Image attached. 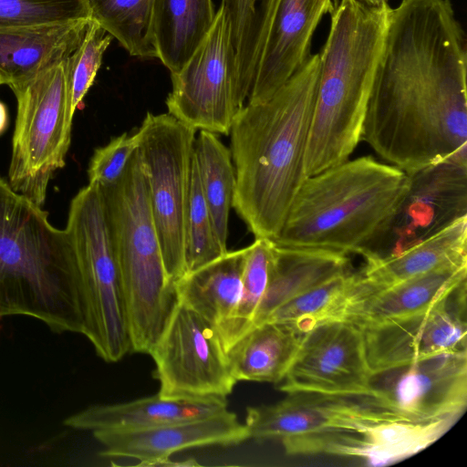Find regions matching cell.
<instances>
[{
  "label": "cell",
  "mask_w": 467,
  "mask_h": 467,
  "mask_svg": "<svg viewBox=\"0 0 467 467\" xmlns=\"http://www.w3.org/2000/svg\"><path fill=\"white\" fill-rule=\"evenodd\" d=\"M467 39L450 0L389 13L361 140L406 173L467 163Z\"/></svg>",
  "instance_id": "obj_1"
},
{
  "label": "cell",
  "mask_w": 467,
  "mask_h": 467,
  "mask_svg": "<svg viewBox=\"0 0 467 467\" xmlns=\"http://www.w3.org/2000/svg\"><path fill=\"white\" fill-rule=\"evenodd\" d=\"M318 73L319 56L314 54L267 100L245 104L231 127L233 208L255 238L278 237L306 178Z\"/></svg>",
  "instance_id": "obj_2"
},
{
  "label": "cell",
  "mask_w": 467,
  "mask_h": 467,
  "mask_svg": "<svg viewBox=\"0 0 467 467\" xmlns=\"http://www.w3.org/2000/svg\"><path fill=\"white\" fill-rule=\"evenodd\" d=\"M24 316L55 333L85 335L88 303L65 230L0 177V319Z\"/></svg>",
  "instance_id": "obj_3"
},
{
  "label": "cell",
  "mask_w": 467,
  "mask_h": 467,
  "mask_svg": "<svg viewBox=\"0 0 467 467\" xmlns=\"http://www.w3.org/2000/svg\"><path fill=\"white\" fill-rule=\"evenodd\" d=\"M389 10V4L370 6L359 0H340L331 14L329 33L318 53L306 177L347 161L361 141Z\"/></svg>",
  "instance_id": "obj_4"
},
{
  "label": "cell",
  "mask_w": 467,
  "mask_h": 467,
  "mask_svg": "<svg viewBox=\"0 0 467 467\" xmlns=\"http://www.w3.org/2000/svg\"><path fill=\"white\" fill-rule=\"evenodd\" d=\"M408 186V173L394 165L371 156L348 159L306 178L274 241L279 246L358 254Z\"/></svg>",
  "instance_id": "obj_5"
},
{
  "label": "cell",
  "mask_w": 467,
  "mask_h": 467,
  "mask_svg": "<svg viewBox=\"0 0 467 467\" xmlns=\"http://www.w3.org/2000/svg\"><path fill=\"white\" fill-rule=\"evenodd\" d=\"M100 187L120 272L132 351L150 354L180 300L164 266L139 150L119 182Z\"/></svg>",
  "instance_id": "obj_6"
},
{
  "label": "cell",
  "mask_w": 467,
  "mask_h": 467,
  "mask_svg": "<svg viewBox=\"0 0 467 467\" xmlns=\"http://www.w3.org/2000/svg\"><path fill=\"white\" fill-rule=\"evenodd\" d=\"M66 229L86 290L85 337L100 358L117 362L132 351V347L120 272L99 185L88 183L72 199Z\"/></svg>",
  "instance_id": "obj_7"
},
{
  "label": "cell",
  "mask_w": 467,
  "mask_h": 467,
  "mask_svg": "<svg viewBox=\"0 0 467 467\" xmlns=\"http://www.w3.org/2000/svg\"><path fill=\"white\" fill-rule=\"evenodd\" d=\"M63 62L11 87L17 114L8 183L40 206L49 180L65 166L71 140L75 112Z\"/></svg>",
  "instance_id": "obj_8"
},
{
  "label": "cell",
  "mask_w": 467,
  "mask_h": 467,
  "mask_svg": "<svg viewBox=\"0 0 467 467\" xmlns=\"http://www.w3.org/2000/svg\"><path fill=\"white\" fill-rule=\"evenodd\" d=\"M195 131L169 113L150 112L138 130L151 214L164 266L174 284L186 272L185 221Z\"/></svg>",
  "instance_id": "obj_9"
},
{
  "label": "cell",
  "mask_w": 467,
  "mask_h": 467,
  "mask_svg": "<svg viewBox=\"0 0 467 467\" xmlns=\"http://www.w3.org/2000/svg\"><path fill=\"white\" fill-rule=\"evenodd\" d=\"M408 175L405 193L358 252L366 264L396 256L467 216V163L449 160Z\"/></svg>",
  "instance_id": "obj_10"
},
{
  "label": "cell",
  "mask_w": 467,
  "mask_h": 467,
  "mask_svg": "<svg viewBox=\"0 0 467 467\" xmlns=\"http://www.w3.org/2000/svg\"><path fill=\"white\" fill-rule=\"evenodd\" d=\"M150 355L166 400H226L236 380L212 323L179 302Z\"/></svg>",
  "instance_id": "obj_11"
},
{
  "label": "cell",
  "mask_w": 467,
  "mask_h": 467,
  "mask_svg": "<svg viewBox=\"0 0 467 467\" xmlns=\"http://www.w3.org/2000/svg\"><path fill=\"white\" fill-rule=\"evenodd\" d=\"M171 79L170 115L195 130L229 134L244 106L237 97L235 53L223 6L206 37Z\"/></svg>",
  "instance_id": "obj_12"
},
{
  "label": "cell",
  "mask_w": 467,
  "mask_h": 467,
  "mask_svg": "<svg viewBox=\"0 0 467 467\" xmlns=\"http://www.w3.org/2000/svg\"><path fill=\"white\" fill-rule=\"evenodd\" d=\"M398 420L407 419L364 393L294 392L277 403L247 408L244 424L249 438L284 442L335 432H359L371 425Z\"/></svg>",
  "instance_id": "obj_13"
},
{
  "label": "cell",
  "mask_w": 467,
  "mask_h": 467,
  "mask_svg": "<svg viewBox=\"0 0 467 467\" xmlns=\"http://www.w3.org/2000/svg\"><path fill=\"white\" fill-rule=\"evenodd\" d=\"M364 394L410 420L462 417L467 405V351L371 373Z\"/></svg>",
  "instance_id": "obj_14"
},
{
  "label": "cell",
  "mask_w": 467,
  "mask_h": 467,
  "mask_svg": "<svg viewBox=\"0 0 467 467\" xmlns=\"http://www.w3.org/2000/svg\"><path fill=\"white\" fill-rule=\"evenodd\" d=\"M465 286L426 311L359 327L370 372L467 351Z\"/></svg>",
  "instance_id": "obj_15"
},
{
  "label": "cell",
  "mask_w": 467,
  "mask_h": 467,
  "mask_svg": "<svg viewBox=\"0 0 467 467\" xmlns=\"http://www.w3.org/2000/svg\"><path fill=\"white\" fill-rule=\"evenodd\" d=\"M361 329L346 319L307 331L277 389L285 393H366L370 377Z\"/></svg>",
  "instance_id": "obj_16"
},
{
  "label": "cell",
  "mask_w": 467,
  "mask_h": 467,
  "mask_svg": "<svg viewBox=\"0 0 467 467\" xmlns=\"http://www.w3.org/2000/svg\"><path fill=\"white\" fill-rule=\"evenodd\" d=\"M103 446L100 455L140 461V465H171L180 451L213 445L229 446L249 439L245 424L228 410L220 414L152 428L92 432Z\"/></svg>",
  "instance_id": "obj_17"
},
{
  "label": "cell",
  "mask_w": 467,
  "mask_h": 467,
  "mask_svg": "<svg viewBox=\"0 0 467 467\" xmlns=\"http://www.w3.org/2000/svg\"><path fill=\"white\" fill-rule=\"evenodd\" d=\"M338 0H278L246 104L267 100L311 57L323 16Z\"/></svg>",
  "instance_id": "obj_18"
},
{
  "label": "cell",
  "mask_w": 467,
  "mask_h": 467,
  "mask_svg": "<svg viewBox=\"0 0 467 467\" xmlns=\"http://www.w3.org/2000/svg\"><path fill=\"white\" fill-rule=\"evenodd\" d=\"M460 418L379 422L359 432H336L319 437L311 443L309 451L358 458L371 466L389 465L434 443Z\"/></svg>",
  "instance_id": "obj_19"
},
{
  "label": "cell",
  "mask_w": 467,
  "mask_h": 467,
  "mask_svg": "<svg viewBox=\"0 0 467 467\" xmlns=\"http://www.w3.org/2000/svg\"><path fill=\"white\" fill-rule=\"evenodd\" d=\"M467 261L444 265L353 300L342 319L358 327L430 309L466 281Z\"/></svg>",
  "instance_id": "obj_20"
},
{
  "label": "cell",
  "mask_w": 467,
  "mask_h": 467,
  "mask_svg": "<svg viewBox=\"0 0 467 467\" xmlns=\"http://www.w3.org/2000/svg\"><path fill=\"white\" fill-rule=\"evenodd\" d=\"M90 19L0 29L2 84L11 88L63 62L80 44Z\"/></svg>",
  "instance_id": "obj_21"
},
{
  "label": "cell",
  "mask_w": 467,
  "mask_h": 467,
  "mask_svg": "<svg viewBox=\"0 0 467 467\" xmlns=\"http://www.w3.org/2000/svg\"><path fill=\"white\" fill-rule=\"evenodd\" d=\"M225 410L226 400H166L155 394L128 402L93 405L67 417L63 424L92 433L152 428L208 418Z\"/></svg>",
  "instance_id": "obj_22"
},
{
  "label": "cell",
  "mask_w": 467,
  "mask_h": 467,
  "mask_svg": "<svg viewBox=\"0 0 467 467\" xmlns=\"http://www.w3.org/2000/svg\"><path fill=\"white\" fill-rule=\"evenodd\" d=\"M349 257L344 253L276 244L269 283L252 327L263 323L284 303L349 270Z\"/></svg>",
  "instance_id": "obj_23"
},
{
  "label": "cell",
  "mask_w": 467,
  "mask_h": 467,
  "mask_svg": "<svg viewBox=\"0 0 467 467\" xmlns=\"http://www.w3.org/2000/svg\"><path fill=\"white\" fill-rule=\"evenodd\" d=\"M305 332L288 323L265 321L253 327L227 350L236 381L277 384L291 365Z\"/></svg>",
  "instance_id": "obj_24"
},
{
  "label": "cell",
  "mask_w": 467,
  "mask_h": 467,
  "mask_svg": "<svg viewBox=\"0 0 467 467\" xmlns=\"http://www.w3.org/2000/svg\"><path fill=\"white\" fill-rule=\"evenodd\" d=\"M244 248L227 251L175 282L181 303L216 329L235 312L242 295Z\"/></svg>",
  "instance_id": "obj_25"
},
{
  "label": "cell",
  "mask_w": 467,
  "mask_h": 467,
  "mask_svg": "<svg viewBox=\"0 0 467 467\" xmlns=\"http://www.w3.org/2000/svg\"><path fill=\"white\" fill-rule=\"evenodd\" d=\"M216 12L212 0H155L152 36L157 57L177 72L211 30Z\"/></svg>",
  "instance_id": "obj_26"
},
{
  "label": "cell",
  "mask_w": 467,
  "mask_h": 467,
  "mask_svg": "<svg viewBox=\"0 0 467 467\" xmlns=\"http://www.w3.org/2000/svg\"><path fill=\"white\" fill-rule=\"evenodd\" d=\"M462 261H467V216L396 256L366 264L361 270L366 295Z\"/></svg>",
  "instance_id": "obj_27"
},
{
  "label": "cell",
  "mask_w": 467,
  "mask_h": 467,
  "mask_svg": "<svg viewBox=\"0 0 467 467\" xmlns=\"http://www.w3.org/2000/svg\"><path fill=\"white\" fill-rule=\"evenodd\" d=\"M278 0H222L235 53L237 96L247 101Z\"/></svg>",
  "instance_id": "obj_28"
},
{
  "label": "cell",
  "mask_w": 467,
  "mask_h": 467,
  "mask_svg": "<svg viewBox=\"0 0 467 467\" xmlns=\"http://www.w3.org/2000/svg\"><path fill=\"white\" fill-rule=\"evenodd\" d=\"M193 158L215 234L227 250L229 214L236 183L231 151L215 133L200 130Z\"/></svg>",
  "instance_id": "obj_29"
},
{
  "label": "cell",
  "mask_w": 467,
  "mask_h": 467,
  "mask_svg": "<svg viewBox=\"0 0 467 467\" xmlns=\"http://www.w3.org/2000/svg\"><path fill=\"white\" fill-rule=\"evenodd\" d=\"M361 290V271L349 269L279 306L265 321L292 324L306 333L323 322L342 319Z\"/></svg>",
  "instance_id": "obj_30"
},
{
  "label": "cell",
  "mask_w": 467,
  "mask_h": 467,
  "mask_svg": "<svg viewBox=\"0 0 467 467\" xmlns=\"http://www.w3.org/2000/svg\"><path fill=\"white\" fill-rule=\"evenodd\" d=\"M155 0H88L90 17L130 53L157 57L152 36Z\"/></svg>",
  "instance_id": "obj_31"
},
{
  "label": "cell",
  "mask_w": 467,
  "mask_h": 467,
  "mask_svg": "<svg viewBox=\"0 0 467 467\" xmlns=\"http://www.w3.org/2000/svg\"><path fill=\"white\" fill-rule=\"evenodd\" d=\"M275 247L272 239L255 238L244 248L239 304L234 315L217 328L225 351L252 327L269 283Z\"/></svg>",
  "instance_id": "obj_32"
},
{
  "label": "cell",
  "mask_w": 467,
  "mask_h": 467,
  "mask_svg": "<svg viewBox=\"0 0 467 467\" xmlns=\"http://www.w3.org/2000/svg\"><path fill=\"white\" fill-rule=\"evenodd\" d=\"M227 251L215 234L193 158L185 221V273L208 264Z\"/></svg>",
  "instance_id": "obj_33"
},
{
  "label": "cell",
  "mask_w": 467,
  "mask_h": 467,
  "mask_svg": "<svg viewBox=\"0 0 467 467\" xmlns=\"http://www.w3.org/2000/svg\"><path fill=\"white\" fill-rule=\"evenodd\" d=\"M90 18L88 0H0V29Z\"/></svg>",
  "instance_id": "obj_34"
},
{
  "label": "cell",
  "mask_w": 467,
  "mask_h": 467,
  "mask_svg": "<svg viewBox=\"0 0 467 467\" xmlns=\"http://www.w3.org/2000/svg\"><path fill=\"white\" fill-rule=\"evenodd\" d=\"M112 38L99 23L90 19L80 44L64 60L70 104L74 112L91 87L100 67L103 54Z\"/></svg>",
  "instance_id": "obj_35"
},
{
  "label": "cell",
  "mask_w": 467,
  "mask_h": 467,
  "mask_svg": "<svg viewBox=\"0 0 467 467\" xmlns=\"http://www.w3.org/2000/svg\"><path fill=\"white\" fill-rule=\"evenodd\" d=\"M139 145L137 130L112 138L108 144L96 149L88 169V183L109 186L119 182Z\"/></svg>",
  "instance_id": "obj_36"
},
{
  "label": "cell",
  "mask_w": 467,
  "mask_h": 467,
  "mask_svg": "<svg viewBox=\"0 0 467 467\" xmlns=\"http://www.w3.org/2000/svg\"><path fill=\"white\" fill-rule=\"evenodd\" d=\"M7 125V110L2 102H0V133H2Z\"/></svg>",
  "instance_id": "obj_37"
},
{
  "label": "cell",
  "mask_w": 467,
  "mask_h": 467,
  "mask_svg": "<svg viewBox=\"0 0 467 467\" xmlns=\"http://www.w3.org/2000/svg\"><path fill=\"white\" fill-rule=\"evenodd\" d=\"M360 2L370 5V6H380L385 4H389V0H359Z\"/></svg>",
  "instance_id": "obj_38"
},
{
  "label": "cell",
  "mask_w": 467,
  "mask_h": 467,
  "mask_svg": "<svg viewBox=\"0 0 467 467\" xmlns=\"http://www.w3.org/2000/svg\"><path fill=\"white\" fill-rule=\"evenodd\" d=\"M2 84L1 80H0V85Z\"/></svg>",
  "instance_id": "obj_39"
}]
</instances>
